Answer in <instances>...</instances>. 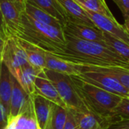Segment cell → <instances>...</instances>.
Instances as JSON below:
<instances>
[{
  "instance_id": "6da1fadb",
  "label": "cell",
  "mask_w": 129,
  "mask_h": 129,
  "mask_svg": "<svg viewBox=\"0 0 129 129\" xmlns=\"http://www.w3.org/2000/svg\"><path fill=\"white\" fill-rule=\"evenodd\" d=\"M65 48L56 55L77 65L119 67L129 70V62L106 45L75 38L65 33Z\"/></svg>"
},
{
  "instance_id": "7a4b0ae2",
  "label": "cell",
  "mask_w": 129,
  "mask_h": 129,
  "mask_svg": "<svg viewBox=\"0 0 129 129\" xmlns=\"http://www.w3.org/2000/svg\"><path fill=\"white\" fill-rule=\"evenodd\" d=\"M14 37L53 55L63 53L65 48V38L62 29L40 23L24 12L21 16L19 30Z\"/></svg>"
},
{
  "instance_id": "3957f363",
  "label": "cell",
  "mask_w": 129,
  "mask_h": 129,
  "mask_svg": "<svg viewBox=\"0 0 129 129\" xmlns=\"http://www.w3.org/2000/svg\"><path fill=\"white\" fill-rule=\"evenodd\" d=\"M74 84L89 112L109 124L116 119L113 111L122 97L91 85L77 76H71Z\"/></svg>"
},
{
  "instance_id": "277c9868",
  "label": "cell",
  "mask_w": 129,
  "mask_h": 129,
  "mask_svg": "<svg viewBox=\"0 0 129 129\" xmlns=\"http://www.w3.org/2000/svg\"><path fill=\"white\" fill-rule=\"evenodd\" d=\"M44 72L55 85L68 110L78 113H90L81 99L71 76L47 69H45Z\"/></svg>"
},
{
  "instance_id": "5b68a950",
  "label": "cell",
  "mask_w": 129,
  "mask_h": 129,
  "mask_svg": "<svg viewBox=\"0 0 129 129\" xmlns=\"http://www.w3.org/2000/svg\"><path fill=\"white\" fill-rule=\"evenodd\" d=\"M77 66L79 70V75L77 76L85 82L122 98L128 96V91L125 89L115 78L94 69L91 66Z\"/></svg>"
},
{
  "instance_id": "8992f818",
  "label": "cell",
  "mask_w": 129,
  "mask_h": 129,
  "mask_svg": "<svg viewBox=\"0 0 129 129\" xmlns=\"http://www.w3.org/2000/svg\"><path fill=\"white\" fill-rule=\"evenodd\" d=\"M2 62L7 67L11 74L16 79L21 68L28 63L27 54L17 38L8 37L4 45L1 55Z\"/></svg>"
},
{
  "instance_id": "52a82bcc",
  "label": "cell",
  "mask_w": 129,
  "mask_h": 129,
  "mask_svg": "<svg viewBox=\"0 0 129 129\" xmlns=\"http://www.w3.org/2000/svg\"><path fill=\"white\" fill-rule=\"evenodd\" d=\"M25 2L19 0H0V9L10 36H14L19 30Z\"/></svg>"
},
{
  "instance_id": "ba28073f",
  "label": "cell",
  "mask_w": 129,
  "mask_h": 129,
  "mask_svg": "<svg viewBox=\"0 0 129 129\" xmlns=\"http://www.w3.org/2000/svg\"><path fill=\"white\" fill-rule=\"evenodd\" d=\"M84 10L97 28L129 45V33L126 31L124 26L121 25L116 19H112L103 14L88 10Z\"/></svg>"
},
{
  "instance_id": "9c48e42d",
  "label": "cell",
  "mask_w": 129,
  "mask_h": 129,
  "mask_svg": "<svg viewBox=\"0 0 129 129\" xmlns=\"http://www.w3.org/2000/svg\"><path fill=\"white\" fill-rule=\"evenodd\" d=\"M62 30L64 33L75 38L106 45L103 31L97 27L68 20L62 27Z\"/></svg>"
},
{
  "instance_id": "30bf717a",
  "label": "cell",
  "mask_w": 129,
  "mask_h": 129,
  "mask_svg": "<svg viewBox=\"0 0 129 129\" xmlns=\"http://www.w3.org/2000/svg\"><path fill=\"white\" fill-rule=\"evenodd\" d=\"M34 87L35 94L45 98L52 104L67 109L65 103L61 99L55 85L46 76L44 70L38 73L35 79Z\"/></svg>"
},
{
  "instance_id": "8fae6325",
  "label": "cell",
  "mask_w": 129,
  "mask_h": 129,
  "mask_svg": "<svg viewBox=\"0 0 129 129\" xmlns=\"http://www.w3.org/2000/svg\"><path fill=\"white\" fill-rule=\"evenodd\" d=\"M30 97L37 125L40 129H45L50 115L52 103L35 93L30 95Z\"/></svg>"
},
{
  "instance_id": "7c38bea8",
  "label": "cell",
  "mask_w": 129,
  "mask_h": 129,
  "mask_svg": "<svg viewBox=\"0 0 129 129\" xmlns=\"http://www.w3.org/2000/svg\"><path fill=\"white\" fill-rule=\"evenodd\" d=\"M11 94L10 101V116H17L20 114L30 100L28 95L21 86L17 80L11 75Z\"/></svg>"
},
{
  "instance_id": "4fadbf2b",
  "label": "cell",
  "mask_w": 129,
  "mask_h": 129,
  "mask_svg": "<svg viewBox=\"0 0 129 129\" xmlns=\"http://www.w3.org/2000/svg\"><path fill=\"white\" fill-rule=\"evenodd\" d=\"M66 13L68 20L71 21L84 23L96 27L94 23L88 17L85 11L75 0H56Z\"/></svg>"
},
{
  "instance_id": "5bb4252c",
  "label": "cell",
  "mask_w": 129,
  "mask_h": 129,
  "mask_svg": "<svg viewBox=\"0 0 129 129\" xmlns=\"http://www.w3.org/2000/svg\"><path fill=\"white\" fill-rule=\"evenodd\" d=\"M46 69L68 76H78L79 70L75 63L65 60L49 53L45 54Z\"/></svg>"
},
{
  "instance_id": "9a60e30c",
  "label": "cell",
  "mask_w": 129,
  "mask_h": 129,
  "mask_svg": "<svg viewBox=\"0 0 129 129\" xmlns=\"http://www.w3.org/2000/svg\"><path fill=\"white\" fill-rule=\"evenodd\" d=\"M17 40L27 54L28 63L38 72H40L45 70L46 69V61H45L46 52L24 40H21L19 39H17Z\"/></svg>"
},
{
  "instance_id": "2e32d148",
  "label": "cell",
  "mask_w": 129,
  "mask_h": 129,
  "mask_svg": "<svg viewBox=\"0 0 129 129\" xmlns=\"http://www.w3.org/2000/svg\"><path fill=\"white\" fill-rule=\"evenodd\" d=\"M11 74L7 67L0 63V101L5 107L8 115L10 113V101L11 94Z\"/></svg>"
},
{
  "instance_id": "e0dca14e",
  "label": "cell",
  "mask_w": 129,
  "mask_h": 129,
  "mask_svg": "<svg viewBox=\"0 0 129 129\" xmlns=\"http://www.w3.org/2000/svg\"><path fill=\"white\" fill-rule=\"evenodd\" d=\"M27 2L40 8L57 19L61 22L63 26L68 20L66 13L56 0H30Z\"/></svg>"
},
{
  "instance_id": "ac0fdd59",
  "label": "cell",
  "mask_w": 129,
  "mask_h": 129,
  "mask_svg": "<svg viewBox=\"0 0 129 129\" xmlns=\"http://www.w3.org/2000/svg\"><path fill=\"white\" fill-rule=\"evenodd\" d=\"M76 119L78 129H107L109 123L91 113H78L71 110Z\"/></svg>"
},
{
  "instance_id": "d6986e66",
  "label": "cell",
  "mask_w": 129,
  "mask_h": 129,
  "mask_svg": "<svg viewBox=\"0 0 129 129\" xmlns=\"http://www.w3.org/2000/svg\"><path fill=\"white\" fill-rule=\"evenodd\" d=\"M38 73L29 63L23 66L18 73L16 79L28 95H31L35 92L34 83Z\"/></svg>"
},
{
  "instance_id": "ffe728a7",
  "label": "cell",
  "mask_w": 129,
  "mask_h": 129,
  "mask_svg": "<svg viewBox=\"0 0 129 129\" xmlns=\"http://www.w3.org/2000/svg\"><path fill=\"white\" fill-rule=\"evenodd\" d=\"M24 13L32 17L33 20L42 23H46L49 26L59 28V29H62L63 26L61 23L60 21H59L57 19L46 13V11L41 10L40 8L34 6L33 5L26 2H25V8H24Z\"/></svg>"
},
{
  "instance_id": "44dd1931",
  "label": "cell",
  "mask_w": 129,
  "mask_h": 129,
  "mask_svg": "<svg viewBox=\"0 0 129 129\" xmlns=\"http://www.w3.org/2000/svg\"><path fill=\"white\" fill-rule=\"evenodd\" d=\"M68 109L52 104L50 115L45 129H63L67 119Z\"/></svg>"
},
{
  "instance_id": "7402d4cb",
  "label": "cell",
  "mask_w": 129,
  "mask_h": 129,
  "mask_svg": "<svg viewBox=\"0 0 129 129\" xmlns=\"http://www.w3.org/2000/svg\"><path fill=\"white\" fill-rule=\"evenodd\" d=\"M94 69L115 78L125 89L129 91V70L119 67H96Z\"/></svg>"
},
{
  "instance_id": "603a6c76",
  "label": "cell",
  "mask_w": 129,
  "mask_h": 129,
  "mask_svg": "<svg viewBox=\"0 0 129 129\" xmlns=\"http://www.w3.org/2000/svg\"><path fill=\"white\" fill-rule=\"evenodd\" d=\"M81 8L93 12H96L112 19H116L105 0H75Z\"/></svg>"
},
{
  "instance_id": "cb8c5ba5",
  "label": "cell",
  "mask_w": 129,
  "mask_h": 129,
  "mask_svg": "<svg viewBox=\"0 0 129 129\" xmlns=\"http://www.w3.org/2000/svg\"><path fill=\"white\" fill-rule=\"evenodd\" d=\"M106 45L113 51L119 54L122 57L129 62V45L125 42L114 37L113 36L103 32Z\"/></svg>"
},
{
  "instance_id": "d4e9b609",
  "label": "cell",
  "mask_w": 129,
  "mask_h": 129,
  "mask_svg": "<svg viewBox=\"0 0 129 129\" xmlns=\"http://www.w3.org/2000/svg\"><path fill=\"white\" fill-rule=\"evenodd\" d=\"M113 116L116 120L129 119V98L128 97L122 98L113 111Z\"/></svg>"
},
{
  "instance_id": "484cf974",
  "label": "cell",
  "mask_w": 129,
  "mask_h": 129,
  "mask_svg": "<svg viewBox=\"0 0 129 129\" xmlns=\"http://www.w3.org/2000/svg\"><path fill=\"white\" fill-rule=\"evenodd\" d=\"M107 129H129V119L113 121L109 125Z\"/></svg>"
},
{
  "instance_id": "4316f807",
  "label": "cell",
  "mask_w": 129,
  "mask_h": 129,
  "mask_svg": "<svg viewBox=\"0 0 129 129\" xmlns=\"http://www.w3.org/2000/svg\"><path fill=\"white\" fill-rule=\"evenodd\" d=\"M63 129H78L76 119L72 113V112L69 110H68V114H67V119Z\"/></svg>"
},
{
  "instance_id": "83f0119b",
  "label": "cell",
  "mask_w": 129,
  "mask_h": 129,
  "mask_svg": "<svg viewBox=\"0 0 129 129\" xmlns=\"http://www.w3.org/2000/svg\"><path fill=\"white\" fill-rule=\"evenodd\" d=\"M121 10L125 18L129 17V0H113Z\"/></svg>"
},
{
  "instance_id": "f1b7e54d",
  "label": "cell",
  "mask_w": 129,
  "mask_h": 129,
  "mask_svg": "<svg viewBox=\"0 0 129 129\" xmlns=\"http://www.w3.org/2000/svg\"><path fill=\"white\" fill-rule=\"evenodd\" d=\"M8 115L2 102L0 101V129H5L8 122Z\"/></svg>"
},
{
  "instance_id": "f546056e",
  "label": "cell",
  "mask_w": 129,
  "mask_h": 129,
  "mask_svg": "<svg viewBox=\"0 0 129 129\" xmlns=\"http://www.w3.org/2000/svg\"><path fill=\"white\" fill-rule=\"evenodd\" d=\"M0 37H2V39H4L5 40H6L8 37H11L8 34V32L7 30V28L5 26L4 20H3V17L2 14V11L0 9Z\"/></svg>"
},
{
  "instance_id": "4dcf8cb0",
  "label": "cell",
  "mask_w": 129,
  "mask_h": 129,
  "mask_svg": "<svg viewBox=\"0 0 129 129\" xmlns=\"http://www.w3.org/2000/svg\"><path fill=\"white\" fill-rule=\"evenodd\" d=\"M123 26L126 29V31L129 33V17H128L127 18H125V23Z\"/></svg>"
},
{
  "instance_id": "1f68e13d",
  "label": "cell",
  "mask_w": 129,
  "mask_h": 129,
  "mask_svg": "<svg viewBox=\"0 0 129 129\" xmlns=\"http://www.w3.org/2000/svg\"><path fill=\"white\" fill-rule=\"evenodd\" d=\"M5 42V40L4 39H2V37H0V56L2 55V51H3Z\"/></svg>"
},
{
  "instance_id": "d6a6232c",
  "label": "cell",
  "mask_w": 129,
  "mask_h": 129,
  "mask_svg": "<svg viewBox=\"0 0 129 129\" xmlns=\"http://www.w3.org/2000/svg\"><path fill=\"white\" fill-rule=\"evenodd\" d=\"M1 62H2V57H1V56H0V63H1Z\"/></svg>"
},
{
  "instance_id": "836d02e7",
  "label": "cell",
  "mask_w": 129,
  "mask_h": 129,
  "mask_svg": "<svg viewBox=\"0 0 129 129\" xmlns=\"http://www.w3.org/2000/svg\"><path fill=\"white\" fill-rule=\"evenodd\" d=\"M24 1H25V2H30V0H24Z\"/></svg>"
},
{
  "instance_id": "e575fe53",
  "label": "cell",
  "mask_w": 129,
  "mask_h": 129,
  "mask_svg": "<svg viewBox=\"0 0 129 129\" xmlns=\"http://www.w3.org/2000/svg\"><path fill=\"white\" fill-rule=\"evenodd\" d=\"M127 97H128V98H129V93H128V96H127Z\"/></svg>"
},
{
  "instance_id": "d590c367",
  "label": "cell",
  "mask_w": 129,
  "mask_h": 129,
  "mask_svg": "<svg viewBox=\"0 0 129 129\" xmlns=\"http://www.w3.org/2000/svg\"><path fill=\"white\" fill-rule=\"evenodd\" d=\"M19 1H24V2H25L24 0H19Z\"/></svg>"
},
{
  "instance_id": "8d00e7d4",
  "label": "cell",
  "mask_w": 129,
  "mask_h": 129,
  "mask_svg": "<svg viewBox=\"0 0 129 129\" xmlns=\"http://www.w3.org/2000/svg\"><path fill=\"white\" fill-rule=\"evenodd\" d=\"M37 129H40V128H39V127L37 126Z\"/></svg>"
}]
</instances>
